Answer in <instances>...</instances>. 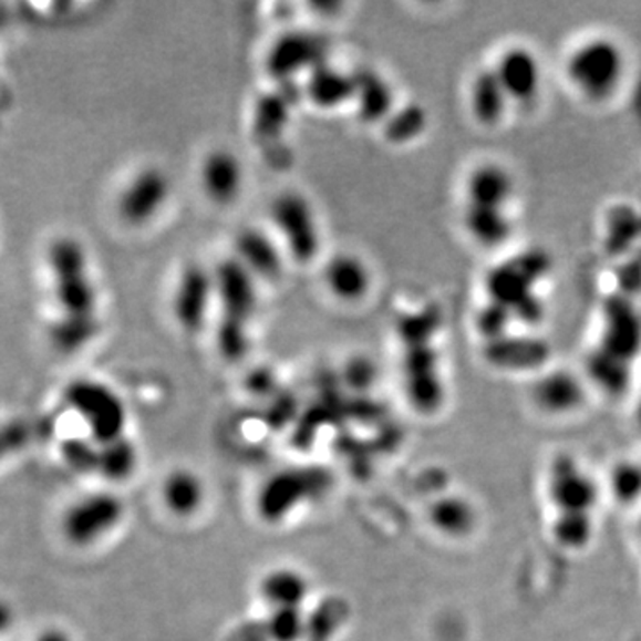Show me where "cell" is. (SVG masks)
<instances>
[{"label": "cell", "mask_w": 641, "mask_h": 641, "mask_svg": "<svg viewBox=\"0 0 641 641\" xmlns=\"http://www.w3.org/2000/svg\"><path fill=\"white\" fill-rule=\"evenodd\" d=\"M292 102L286 93H266L260 96L254 111V133L260 139H275L283 133L289 122Z\"/></svg>", "instance_id": "cell-27"}, {"label": "cell", "mask_w": 641, "mask_h": 641, "mask_svg": "<svg viewBox=\"0 0 641 641\" xmlns=\"http://www.w3.org/2000/svg\"><path fill=\"white\" fill-rule=\"evenodd\" d=\"M597 353L632 369L641 351V316L629 298L614 296L604 309V332Z\"/></svg>", "instance_id": "cell-8"}, {"label": "cell", "mask_w": 641, "mask_h": 641, "mask_svg": "<svg viewBox=\"0 0 641 641\" xmlns=\"http://www.w3.org/2000/svg\"><path fill=\"white\" fill-rule=\"evenodd\" d=\"M328 43L312 32H286L275 41L266 58L268 75L278 82H289L301 70H314L327 63Z\"/></svg>", "instance_id": "cell-10"}, {"label": "cell", "mask_w": 641, "mask_h": 641, "mask_svg": "<svg viewBox=\"0 0 641 641\" xmlns=\"http://www.w3.org/2000/svg\"><path fill=\"white\" fill-rule=\"evenodd\" d=\"M376 376V369H374L371 360L359 356V359L351 360L347 368V380L353 387L364 389L373 383Z\"/></svg>", "instance_id": "cell-39"}, {"label": "cell", "mask_w": 641, "mask_h": 641, "mask_svg": "<svg viewBox=\"0 0 641 641\" xmlns=\"http://www.w3.org/2000/svg\"><path fill=\"white\" fill-rule=\"evenodd\" d=\"M611 485H613L614 496L619 500L631 505L641 499V467L634 464H622L614 468L613 476H611Z\"/></svg>", "instance_id": "cell-38"}, {"label": "cell", "mask_w": 641, "mask_h": 641, "mask_svg": "<svg viewBox=\"0 0 641 641\" xmlns=\"http://www.w3.org/2000/svg\"><path fill=\"white\" fill-rule=\"evenodd\" d=\"M432 520L441 531L459 537L473 528L474 511L464 499L447 497L433 506Z\"/></svg>", "instance_id": "cell-32"}, {"label": "cell", "mask_w": 641, "mask_h": 641, "mask_svg": "<svg viewBox=\"0 0 641 641\" xmlns=\"http://www.w3.org/2000/svg\"><path fill=\"white\" fill-rule=\"evenodd\" d=\"M464 227L476 245L496 250L514 236V219L508 209H492L465 204Z\"/></svg>", "instance_id": "cell-19"}, {"label": "cell", "mask_w": 641, "mask_h": 641, "mask_svg": "<svg viewBox=\"0 0 641 641\" xmlns=\"http://www.w3.org/2000/svg\"><path fill=\"white\" fill-rule=\"evenodd\" d=\"M201 184L210 200L219 204L232 201L241 192L242 169L236 155L216 151L201 166Z\"/></svg>", "instance_id": "cell-20"}, {"label": "cell", "mask_w": 641, "mask_h": 641, "mask_svg": "<svg viewBox=\"0 0 641 641\" xmlns=\"http://www.w3.org/2000/svg\"><path fill=\"white\" fill-rule=\"evenodd\" d=\"M483 359L488 365L508 371V373H526V371H544L550 360V347L546 339L535 335H511L483 344Z\"/></svg>", "instance_id": "cell-12"}, {"label": "cell", "mask_w": 641, "mask_h": 641, "mask_svg": "<svg viewBox=\"0 0 641 641\" xmlns=\"http://www.w3.org/2000/svg\"><path fill=\"white\" fill-rule=\"evenodd\" d=\"M218 348L221 355L230 362L245 359L250 348L248 324L237 323L230 319H221L218 327Z\"/></svg>", "instance_id": "cell-36"}, {"label": "cell", "mask_w": 641, "mask_h": 641, "mask_svg": "<svg viewBox=\"0 0 641 641\" xmlns=\"http://www.w3.org/2000/svg\"><path fill=\"white\" fill-rule=\"evenodd\" d=\"M213 292L214 277L204 268L189 266L184 269L174 301L175 316L184 330L198 332L204 327Z\"/></svg>", "instance_id": "cell-16"}, {"label": "cell", "mask_w": 641, "mask_h": 641, "mask_svg": "<svg viewBox=\"0 0 641 641\" xmlns=\"http://www.w3.org/2000/svg\"><path fill=\"white\" fill-rule=\"evenodd\" d=\"M492 69L511 104H529L540 93L544 73L540 60L529 46H508L500 52Z\"/></svg>", "instance_id": "cell-11"}, {"label": "cell", "mask_w": 641, "mask_h": 641, "mask_svg": "<svg viewBox=\"0 0 641 641\" xmlns=\"http://www.w3.org/2000/svg\"><path fill=\"white\" fill-rule=\"evenodd\" d=\"M95 318H72V316H61L52 327V342L58 350L70 353L84 347L92 341L96 333Z\"/></svg>", "instance_id": "cell-31"}, {"label": "cell", "mask_w": 641, "mask_h": 641, "mask_svg": "<svg viewBox=\"0 0 641 641\" xmlns=\"http://www.w3.org/2000/svg\"><path fill=\"white\" fill-rule=\"evenodd\" d=\"M214 291L218 294L224 316L237 323L248 324L257 307L254 275L237 259H227L214 273Z\"/></svg>", "instance_id": "cell-13"}, {"label": "cell", "mask_w": 641, "mask_h": 641, "mask_svg": "<svg viewBox=\"0 0 641 641\" xmlns=\"http://www.w3.org/2000/svg\"><path fill=\"white\" fill-rule=\"evenodd\" d=\"M169 195V184L161 169H145L133 178L120 196L122 218L131 225L151 221L163 209Z\"/></svg>", "instance_id": "cell-15"}, {"label": "cell", "mask_w": 641, "mask_h": 641, "mask_svg": "<svg viewBox=\"0 0 641 641\" xmlns=\"http://www.w3.org/2000/svg\"><path fill=\"white\" fill-rule=\"evenodd\" d=\"M125 517L122 499L110 492H96L75 500L64 511L61 531L75 547H92L118 528Z\"/></svg>", "instance_id": "cell-6"}, {"label": "cell", "mask_w": 641, "mask_h": 641, "mask_svg": "<svg viewBox=\"0 0 641 641\" xmlns=\"http://www.w3.org/2000/svg\"><path fill=\"white\" fill-rule=\"evenodd\" d=\"M549 271V255L541 250L523 251L488 271L485 278L487 298L514 310L524 300L538 294V283Z\"/></svg>", "instance_id": "cell-7"}, {"label": "cell", "mask_w": 641, "mask_h": 641, "mask_svg": "<svg viewBox=\"0 0 641 641\" xmlns=\"http://www.w3.org/2000/svg\"><path fill=\"white\" fill-rule=\"evenodd\" d=\"M64 401L86 423L92 441L99 446L123 437L127 426L125 405L104 383L75 380L64 391Z\"/></svg>", "instance_id": "cell-4"}, {"label": "cell", "mask_w": 641, "mask_h": 641, "mask_svg": "<svg viewBox=\"0 0 641 641\" xmlns=\"http://www.w3.org/2000/svg\"><path fill=\"white\" fill-rule=\"evenodd\" d=\"M427 113L423 105L409 104L403 105L401 110L394 111L385 122V137L387 142L394 145H406L415 142L426 133Z\"/></svg>", "instance_id": "cell-28"}, {"label": "cell", "mask_w": 641, "mask_h": 641, "mask_svg": "<svg viewBox=\"0 0 641 641\" xmlns=\"http://www.w3.org/2000/svg\"><path fill=\"white\" fill-rule=\"evenodd\" d=\"M514 323V314L508 307L500 306L497 301L487 300V303L478 310L474 327L482 337L483 342L496 341L509 333V327Z\"/></svg>", "instance_id": "cell-34"}, {"label": "cell", "mask_w": 641, "mask_h": 641, "mask_svg": "<svg viewBox=\"0 0 641 641\" xmlns=\"http://www.w3.org/2000/svg\"><path fill=\"white\" fill-rule=\"evenodd\" d=\"M628 60L619 41L593 37L573 46L565 60V77L573 92L590 102L610 101L626 77Z\"/></svg>", "instance_id": "cell-2"}, {"label": "cell", "mask_w": 641, "mask_h": 641, "mask_svg": "<svg viewBox=\"0 0 641 641\" xmlns=\"http://www.w3.org/2000/svg\"><path fill=\"white\" fill-rule=\"evenodd\" d=\"M515 180L509 169L496 161H485L468 174L465 204L492 209H508L514 200Z\"/></svg>", "instance_id": "cell-17"}, {"label": "cell", "mask_w": 641, "mask_h": 641, "mask_svg": "<svg viewBox=\"0 0 641 641\" xmlns=\"http://www.w3.org/2000/svg\"><path fill=\"white\" fill-rule=\"evenodd\" d=\"M37 641H73L70 638L69 632L63 631V629L51 628L45 629V631L40 632V637L37 638Z\"/></svg>", "instance_id": "cell-42"}, {"label": "cell", "mask_w": 641, "mask_h": 641, "mask_svg": "<svg viewBox=\"0 0 641 641\" xmlns=\"http://www.w3.org/2000/svg\"><path fill=\"white\" fill-rule=\"evenodd\" d=\"M535 405L549 415H569L581 409L587 397L585 383L569 369L541 371L531 391Z\"/></svg>", "instance_id": "cell-14"}, {"label": "cell", "mask_w": 641, "mask_h": 641, "mask_svg": "<svg viewBox=\"0 0 641 641\" xmlns=\"http://www.w3.org/2000/svg\"><path fill=\"white\" fill-rule=\"evenodd\" d=\"M355 81L360 120L365 123L387 122L394 113V93L389 82L374 72H359Z\"/></svg>", "instance_id": "cell-23"}, {"label": "cell", "mask_w": 641, "mask_h": 641, "mask_svg": "<svg viewBox=\"0 0 641 641\" xmlns=\"http://www.w3.org/2000/svg\"><path fill=\"white\" fill-rule=\"evenodd\" d=\"M307 95L318 107L333 110L337 105L347 104L351 99H355V75H347L328 66L327 63L319 64L310 72Z\"/></svg>", "instance_id": "cell-22"}, {"label": "cell", "mask_w": 641, "mask_h": 641, "mask_svg": "<svg viewBox=\"0 0 641 641\" xmlns=\"http://www.w3.org/2000/svg\"><path fill=\"white\" fill-rule=\"evenodd\" d=\"M273 219L286 239L287 248L301 265L316 259L319 230L309 201L298 193H283L273 201Z\"/></svg>", "instance_id": "cell-9"}, {"label": "cell", "mask_w": 641, "mask_h": 641, "mask_svg": "<svg viewBox=\"0 0 641 641\" xmlns=\"http://www.w3.org/2000/svg\"><path fill=\"white\" fill-rule=\"evenodd\" d=\"M204 499V483L189 468H177L164 479L163 500L172 514L189 517L200 509Z\"/></svg>", "instance_id": "cell-24"}, {"label": "cell", "mask_w": 641, "mask_h": 641, "mask_svg": "<svg viewBox=\"0 0 641 641\" xmlns=\"http://www.w3.org/2000/svg\"><path fill=\"white\" fill-rule=\"evenodd\" d=\"M468 105L473 118L482 127L494 128L505 122L511 101L506 95L505 87L500 86L492 66L474 75L468 93Z\"/></svg>", "instance_id": "cell-18"}, {"label": "cell", "mask_w": 641, "mask_h": 641, "mask_svg": "<svg viewBox=\"0 0 641 641\" xmlns=\"http://www.w3.org/2000/svg\"><path fill=\"white\" fill-rule=\"evenodd\" d=\"M99 453V473L105 478L120 482L134 473L137 464L136 447L133 442L122 437L118 441L102 444Z\"/></svg>", "instance_id": "cell-29"}, {"label": "cell", "mask_w": 641, "mask_h": 641, "mask_svg": "<svg viewBox=\"0 0 641 641\" xmlns=\"http://www.w3.org/2000/svg\"><path fill=\"white\" fill-rule=\"evenodd\" d=\"M14 623V611L10 602L0 599V637H4L6 632H10Z\"/></svg>", "instance_id": "cell-41"}, {"label": "cell", "mask_w": 641, "mask_h": 641, "mask_svg": "<svg viewBox=\"0 0 641 641\" xmlns=\"http://www.w3.org/2000/svg\"><path fill=\"white\" fill-rule=\"evenodd\" d=\"M260 593L271 608H301L309 596V581L306 576L292 569H278L269 572L260 585Z\"/></svg>", "instance_id": "cell-26"}, {"label": "cell", "mask_w": 641, "mask_h": 641, "mask_svg": "<svg viewBox=\"0 0 641 641\" xmlns=\"http://www.w3.org/2000/svg\"><path fill=\"white\" fill-rule=\"evenodd\" d=\"M307 626L301 608H271L262 631L269 641H300L307 634Z\"/></svg>", "instance_id": "cell-33"}, {"label": "cell", "mask_w": 641, "mask_h": 641, "mask_svg": "<svg viewBox=\"0 0 641 641\" xmlns=\"http://www.w3.org/2000/svg\"><path fill=\"white\" fill-rule=\"evenodd\" d=\"M638 417H640V424H641V401H640V409H638Z\"/></svg>", "instance_id": "cell-43"}, {"label": "cell", "mask_w": 641, "mask_h": 641, "mask_svg": "<svg viewBox=\"0 0 641 641\" xmlns=\"http://www.w3.org/2000/svg\"><path fill=\"white\" fill-rule=\"evenodd\" d=\"M401 369L410 405L424 415L438 412L446 401V383L433 341L405 342Z\"/></svg>", "instance_id": "cell-5"}, {"label": "cell", "mask_w": 641, "mask_h": 641, "mask_svg": "<svg viewBox=\"0 0 641 641\" xmlns=\"http://www.w3.org/2000/svg\"><path fill=\"white\" fill-rule=\"evenodd\" d=\"M275 378L273 374L266 371V369H259V371H255L250 378V385L255 392H266L269 389L273 387Z\"/></svg>", "instance_id": "cell-40"}, {"label": "cell", "mask_w": 641, "mask_h": 641, "mask_svg": "<svg viewBox=\"0 0 641 641\" xmlns=\"http://www.w3.org/2000/svg\"><path fill=\"white\" fill-rule=\"evenodd\" d=\"M442 327V310L437 306H426L415 312L397 318L396 333L401 344L415 341H433Z\"/></svg>", "instance_id": "cell-30"}, {"label": "cell", "mask_w": 641, "mask_h": 641, "mask_svg": "<svg viewBox=\"0 0 641 641\" xmlns=\"http://www.w3.org/2000/svg\"><path fill=\"white\" fill-rule=\"evenodd\" d=\"M99 453H101L99 444L84 438H70L64 441L61 447V455L66 465L75 473L82 474L99 473Z\"/></svg>", "instance_id": "cell-35"}, {"label": "cell", "mask_w": 641, "mask_h": 641, "mask_svg": "<svg viewBox=\"0 0 641 641\" xmlns=\"http://www.w3.org/2000/svg\"><path fill=\"white\" fill-rule=\"evenodd\" d=\"M547 483L556 540L565 549H585L593 535V514L599 500L596 482L572 456L558 455L550 464Z\"/></svg>", "instance_id": "cell-1"}, {"label": "cell", "mask_w": 641, "mask_h": 641, "mask_svg": "<svg viewBox=\"0 0 641 641\" xmlns=\"http://www.w3.org/2000/svg\"><path fill=\"white\" fill-rule=\"evenodd\" d=\"M640 219L631 207H619L608 219V245L611 250H623L637 237Z\"/></svg>", "instance_id": "cell-37"}, {"label": "cell", "mask_w": 641, "mask_h": 641, "mask_svg": "<svg viewBox=\"0 0 641 641\" xmlns=\"http://www.w3.org/2000/svg\"><path fill=\"white\" fill-rule=\"evenodd\" d=\"M327 283L341 300H360L369 289V271L353 255H337L327 266Z\"/></svg>", "instance_id": "cell-25"}, {"label": "cell", "mask_w": 641, "mask_h": 641, "mask_svg": "<svg viewBox=\"0 0 641 641\" xmlns=\"http://www.w3.org/2000/svg\"><path fill=\"white\" fill-rule=\"evenodd\" d=\"M54 296L63 316L95 318L96 294L81 242L61 237L49 250Z\"/></svg>", "instance_id": "cell-3"}, {"label": "cell", "mask_w": 641, "mask_h": 641, "mask_svg": "<svg viewBox=\"0 0 641 641\" xmlns=\"http://www.w3.org/2000/svg\"><path fill=\"white\" fill-rule=\"evenodd\" d=\"M237 260L242 262L251 275L275 278L282 271V255L265 232L257 228H246L236 241Z\"/></svg>", "instance_id": "cell-21"}]
</instances>
